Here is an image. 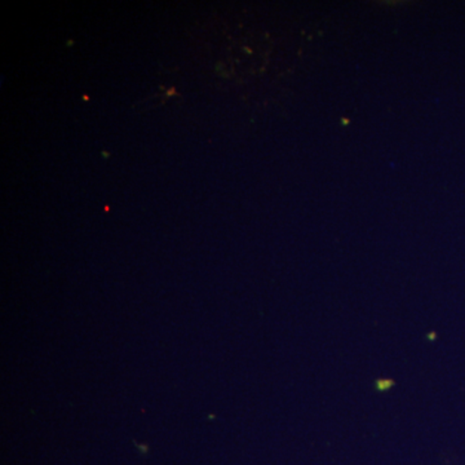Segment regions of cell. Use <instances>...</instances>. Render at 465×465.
<instances>
[{"label": "cell", "instance_id": "1", "mask_svg": "<svg viewBox=\"0 0 465 465\" xmlns=\"http://www.w3.org/2000/svg\"><path fill=\"white\" fill-rule=\"evenodd\" d=\"M394 385H396V381H391V379H376L375 381V388L378 391H390Z\"/></svg>", "mask_w": 465, "mask_h": 465}, {"label": "cell", "instance_id": "2", "mask_svg": "<svg viewBox=\"0 0 465 465\" xmlns=\"http://www.w3.org/2000/svg\"><path fill=\"white\" fill-rule=\"evenodd\" d=\"M436 332L428 333V341H436Z\"/></svg>", "mask_w": 465, "mask_h": 465}]
</instances>
